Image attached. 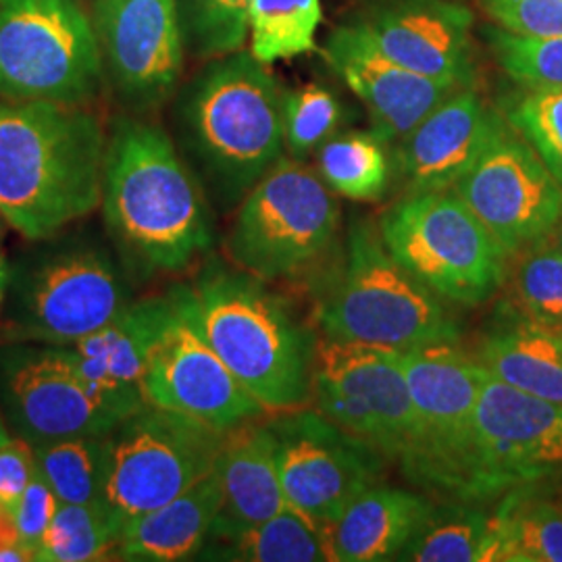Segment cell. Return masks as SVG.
Masks as SVG:
<instances>
[{
  "label": "cell",
  "instance_id": "1",
  "mask_svg": "<svg viewBox=\"0 0 562 562\" xmlns=\"http://www.w3.org/2000/svg\"><path fill=\"white\" fill-rule=\"evenodd\" d=\"M101 204L111 238L136 273H178L213 244L211 201L176 142L155 123L115 121Z\"/></svg>",
  "mask_w": 562,
  "mask_h": 562
},
{
  "label": "cell",
  "instance_id": "2",
  "mask_svg": "<svg viewBox=\"0 0 562 562\" xmlns=\"http://www.w3.org/2000/svg\"><path fill=\"white\" fill-rule=\"evenodd\" d=\"M102 121L86 104L0 99V215L48 240L102 199Z\"/></svg>",
  "mask_w": 562,
  "mask_h": 562
},
{
  "label": "cell",
  "instance_id": "3",
  "mask_svg": "<svg viewBox=\"0 0 562 562\" xmlns=\"http://www.w3.org/2000/svg\"><path fill=\"white\" fill-rule=\"evenodd\" d=\"M173 121L181 157L222 211L236 209L283 157V90L244 48L206 60L178 92Z\"/></svg>",
  "mask_w": 562,
  "mask_h": 562
},
{
  "label": "cell",
  "instance_id": "4",
  "mask_svg": "<svg viewBox=\"0 0 562 562\" xmlns=\"http://www.w3.org/2000/svg\"><path fill=\"white\" fill-rule=\"evenodd\" d=\"M267 281L209 262L176 292L181 315L269 413L311 401L317 338Z\"/></svg>",
  "mask_w": 562,
  "mask_h": 562
},
{
  "label": "cell",
  "instance_id": "5",
  "mask_svg": "<svg viewBox=\"0 0 562 562\" xmlns=\"http://www.w3.org/2000/svg\"><path fill=\"white\" fill-rule=\"evenodd\" d=\"M323 336L396 352L461 344L448 302L413 278L385 248L378 223L355 220L313 281Z\"/></svg>",
  "mask_w": 562,
  "mask_h": 562
},
{
  "label": "cell",
  "instance_id": "6",
  "mask_svg": "<svg viewBox=\"0 0 562 562\" xmlns=\"http://www.w3.org/2000/svg\"><path fill=\"white\" fill-rule=\"evenodd\" d=\"M415 411L402 475L436 503L483 504L504 498L477 429L482 364L459 344L398 352Z\"/></svg>",
  "mask_w": 562,
  "mask_h": 562
},
{
  "label": "cell",
  "instance_id": "7",
  "mask_svg": "<svg viewBox=\"0 0 562 562\" xmlns=\"http://www.w3.org/2000/svg\"><path fill=\"white\" fill-rule=\"evenodd\" d=\"M375 223L390 255L448 304L482 306L506 285L513 259L452 188L404 192Z\"/></svg>",
  "mask_w": 562,
  "mask_h": 562
},
{
  "label": "cell",
  "instance_id": "8",
  "mask_svg": "<svg viewBox=\"0 0 562 562\" xmlns=\"http://www.w3.org/2000/svg\"><path fill=\"white\" fill-rule=\"evenodd\" d=\"M340 204L319 173L281 157L238 204L227 257L262 281L294 280L319 269L336 248Z\"/></svg>",
  "mask_w": 562,
  "mask_h": 562
},
{
  "label": "cell",
  "instance_id": "9",
  "mask_svg": "<svg viewBox=\"0 0 562 562\" xmlns=\"http://www.w3.org/2000/svg\"><path fill=\"white\" fill-rule=\"evenodd\" d=\"M127 304V285L111 255L88 241H67L11 271L0 336L7 344L74 346Z\"/></svg>",
  "mask_w": 562,
  "mask_h": 562
},
{
  "label": "cell",
  "instance_id": "10",
  "mask_svg": "<svg viewBox=\"0 0 562 562\" xmlns=\"http://www.w3.org/2000/svg\"><path fill=\"white\" fill-rule=\"evenodd\" d=\"M104 78L78 0H0V99L86 104Z\"/></svg>",
  "mask_w": 562,
  "mask_h": 562
},
{
  "label": "cell",
  "instance_id": "11",
  "mask_svg": "<svg viewBox=\"0 0 562 562\" xmlns=\"http://www.w3.org/2000/svg\"><path fill=\"white\" fill-rule=\"evenodd\" d=\"M0 408L32 443L106 436L138 413L81 373L71 346L11 344L0 350Z\"/></svg>",
  "mask_w": 562,
  "mask_h": 562
},
{
  "label": "cell",
  "instance_id": "12",
  "mask_svg": "<svg viewBox=\"0 0 562 562\" xmlns=\"http://www.w3.org/2000/svg\"><path fill=\"white\" fill-rule=\"evenodd\" d=\"M225 434L146 404L109 434L106 504L127 522L171 503L215 469Z\"/></svg>",
  "mask_w": 562,
  "mask_h": 562
},
{
  "label": "cell",
  "instance_id": "13",
  "mask_svg": "<svg viewBox=\"0 0 562 562\" xmlns=\"http://www.w3.org/2000/svg\"><path fill=\"white\" fill-rule=\"evenodd\" d=\"M311 401L327 419L373 443L387 461H401L415 411L396 350L317 338Z\"/></svg>",
  "mask_w": 562,
  "mask_h": 562
},
{
  "label": "cell",
  "instance_id": "14",
  "mask_svg": "<svg viewBox=\"0 0 562 562\" xmlns=\"http://www.w3.org/2000/svg\"><path fill=\"white\" fill-rule=\"evenodd\" d=\"M269 427L285 503L319 527L329 529L348 504L383 480L382 452L317 408L278 413Z\"/></svg>",
  "mask_w": 562,
  "mask_h": 562
},
{
  "label": "cell",
  "instance_id": "15",
  "mask_svg": "<svg viewBox=\"0 0 562 562\" xmlns=\"http://www.w3.org/2000/svg\"><path fill=\"white\" fill-rule=\"evenodd\" d=\"M515 259L562 220V186L503 115L480 159L452 188Z\"/></svg>",
  "mask_w": 562,
  "mask_h": 562
},
{
  "label": "cell",
  "instance_id": "16",
  "mask_svg": "<svg viewBox=\"0 0 562 562\" xmlns=\"http://www.w3.org/2000/svg\"><path fill=\"white\" fill-rule=\"evenodd\" d=\"M104 76L125 106L155 111L180 86L183 34L178 0H92Z\"/></svg>",
  "mask_w": 562,
  "mask_h": 562
},
{
  "label": "cell",
  "instance_id": "17",
  "mask_svg": "<svg viewBox=\"0 0 562 562\" xmlns=\"http://www.w3.org/2000/svg\"><path fill=\"white\" fill-rule=\"evenodd\" d=\"M176 294V292H173ZM178 301V299H176ZM146 404L229 431L265 408L181 315L155 344L142 378Z\"/></svg>",
  "mask_w": 562,
  "mask_h": 562
},
{
  "label": "cell",
  "instance_id": "18",
  "mask_svg": "<svg viewBox=\"0 0 562 562\" xmlns=\"http://www.w3.org/2000/svg\"><path fill=\"white\" fill-rule=\"evenodd\" d=\"M387 59L459 88L475 83L473 13L457 0H378L352 20Z\"/></svg>",
  "mask_w": 562,
  "mask_h": 562
},
{
  "label": "cell",
  "instance_id": "19",
  "mask_svg": "<svg viewBox=\"0 0 562 562\" xmlns=\"http://www.w3.org/2000/svg\"><path fill=\"white\" fill-rule=\"evenodd\" d=\"M475 415L504 494L562 477V404L515 390L482 367Z\"/></svg>",
  "mask_w": 562,
  "mask_h": 562
},
{
  "label": "cell",
  "instance_id": "20",
  "mask_svg": "<svg viewBox=\"0 0 562 562\" xmlns=\"http://www.w3.org/2000/svg\"><path fill=\"white\" fill-rule=\"evenodd\" d=\"M323 57L364 104L373 134L396 144L408 136L459 86L431 80L387 59L361 27L350 21L323 44Z\"/></svg>",
  "mask_w": 562,
  "mask_h": 562
},
{
  "label": "cell",
  "instance_id": "21",
  "mask_svg": "<svg viewBox=\"0 0 562 562\" xmlns=\"http://www.w3.org/2000/svg\"><path fill=\"white\" fill-rule=\"evenodd\" d=\"M501 121L503 113L487 106L473 86L452 92L394 144L392 169L404 192L454 188L480 159Z\"/></svg>",
  "mask_w": 562,
  "mask_h": 562
},
{
  "label": "cell",
  "instance_id": "22",
  "mask_svg": "<svg viewBox=\"0 0 562 562\" xmlns=\"http://www.w3.org/2000/svg\"><path fill=\"white\" fill-rule=\"evenodd\" d=\"M178 315L176 294L130 302L113 322L71 346L81 373L104 392L144 408L142 378L162 331Z\"/></svg>",
  "mask_w": 562,
  "mask_h": 562
},
{
  "label": "cell",
  "instance_id": "23",
  "mask_svg": "<svg viewBox=\"0 0 562 562\" xmlns=\"http://www.w3.org/2000/svg\"><path fill=\"white\" fill-rule=\"evenodd\" d=\"M215 469L222 483V508L209 540L236 536L288 508L269 422L252 419L229 429Z\"/></svg>",
  "mask_w": 562,
  "mask_h": 562
},
{
  "label": "cell",
  "instance_id": "24",
  "mask_svg": "<svg viewBox=\"0 0 562 562\" xmlns=\"http://www.w3.org/2000/svg\"><path fill=\"white\" fill-rule=\"evenodd\" d=\"M473 359L506 385L562 404V336L527 317L513 302L496 306Z\"/></svg>",
  "mask_w": 562,
  "mask_h": 562
},
{
  "label": "cell",
  "instance_id": "25",
  "mask_svg": "<svg viewBox=\"0 0 562 562\" xmlns=\"http://www.w3.org/2000/svg\"><path fill=\"white\" fill-rule=\"evenodd\" d=\"M434 506L436 501L423 492L382 482L371 485L329 525L331 561H396Z\"/></svg>",
  "mask_w": 562,
  "mask_h": 562
},
{
  "label": "cell",
  "instance_id": "26",
  "mask_svg": "<svg viewBox=\"0 0 562 562\" xmlns=\"http://www.w3.org/2000/svg\"><path fill=\"white\" fill-rule=\"evenodd\" d=\"M222 508L217 469L171 503L125 522L117 559L138 562L188 561L201 554Z\"/></svg>",
  "mask_w": 562,
  "mask_h": 562
},
{
  "label": "cell",
  "instance_id": "27",
  "mask_svg": "<svg viewBox=\"0 0 562 562\" xmlns=\"http://www.w3.org/2000/svg\"><path fill=\"white\" fill-rule=\"evenodd\" d=\"M199 557L206 561H331L327 529L308 521L290 506L269 521L252 525L236 536L209 540Z\"/></svg>",
  "mask_w": 562,
  "mask_h": 562
},
{
  "label": "cell",
  "instance_id": "28",
  "mask_svg": "<svg viewBox=\"0 0 562 562\" xmlns=\"http://www.w3.org/2000/svg\"><path fill=\"white\" fill-rule=\"evenodd\" d=\"M396 561L496 562V517L480 504L436 503Z\"/></svg>",
  "mask_w": 562,
  "mask_h": 562
},
{
  "label": "cell",
  "instance_id": "29",
  "mask_svg": "<svg viewBox=\"0 0 562 562\" xmlns=\"http://www.w3.org/2000/svg\"><path fill=\"white\" fill-rule=\"evenodd\" d=\"M385 142L373 132H348L323 142L319 176L334 194L350 201H380L394 176Z\"/></svg>",
  "mask_w": 562,
  "mask_h": 562
},
{
  "label": "cell",
  "instance_id": "30",
  "mask_svg": "<svg viewBox=\"0 0 562 562\" xmlns=\"http://www.w3.org/2000/svg\"><path fill=\"white\" fill-rule=\"evenodd\" d=\"M36 448L38 473L65 504L106 503L111 442L106 436H80Z\"/></svg>",
  "mask_w": 562,
  "mask_h": 562
},
{
  "label": "cell",
  "instance_id": "31",
  "mask_svg": "<svg viewBox=\"0 0 562 562\" xmlns=\"http://www.w3.org/2000/svg\"><path fill=\"white\" fill-rule=\"evenodd\" d=\"M496 517V562H562V506L504 496Z\"/></svg>",
  "mask_w": 562,
  "mask_h": 562
},
{
  "label": "cell",
  "instance_id": "32",
  "mask_svg": "<svg viewBox=\"0 0 562 562\" xmlns=\"http://www.w3.org/2000/svg\"><path fill=\"white\" fill-rule=\"evenodd\" d=\"M322 20V0H252L250 53L265 65L313 53Z\"/></svg>",
  "mask_w": 562,
  "mask_h": 562
},
{
  "label": "cell",
  "instance_id": "33",
  "mask_svg": "<svg viewBox=\"0 0 562 562\" xmlns=\"http://www.w3.org/2000/svg\"><path fill=\"white\" fill-rule=\"evenodd\" d=\"M123 527L125 521L106 503H60L44 533L38 561H102L106 554H115Z\"/></svg>",
  "mask_w": 562,
  "mask_h": 562
},
{
  "label": "cell",
  "instance_id": "34",
  "mask_svg": "<svg viewBox=\"0 0 562 562\" xmlns=\"http://www.w3.org/2000/svg\"><path fill=\"white\" fill-rule=\"evenodd\" d=\"M508 271L510 302L533 322L562 336V250L543 240L515 257Z\"/></svg>",
  "mask_w": 562,
  "mask_h": 562
},
{
  "label": "cell",
  "instance_id": "35",
  "mask_svg": "<svg viewBox=\"0 0 562 562\" xmlns=\"http://www.w3.org/2000/svg\"><path fill=\"white\" fill-rule=\"evenodd\" d=\"M252 0H178L186 53L215 59L241 50L248 41Z\"/></svg>",
  "mask_w": 562,
  "mask_h": 562
},
{
  "label": "cell",
  "instance_id": "36",
  "mask_svg": "<svg viewBox=\"0 0 562 562\" xmlns=\"http://www.w3.org/2000/svg\"><path fill=\"white\" fill-rule=\"evenodd\" d=\"M483 38L510 80L529 90H562V36H521L487 25Z\"/></svg>",
  "mask_w": 562,
  "mask_h": 562
},
{
  "label": "cell",
  "instance_id": "37",
  "mask_svg": "<svg viewBox=\"0 0 562 562\" xmlns=\"http://www.w3.org/2000/svg\"><path fill=\"white\" fill-rule=\"evenodd\" d=\"M344 120L340 101L319 83L283 90V138L292 159L304 161L329 140Z\"/></svg>",
  "mask_w": 562,
  "mask_h": 562
},
{
  "label": "cell",
  "instance_id": "38",
  "mask_svg": "<svg viewBox=\"0 0 562 562\" xmlns=\"http://www.w3.org/2000/svg\"><path fill=\"white\" fill-rule=\"evenodd\" d=\"M506 121L542 157L562 186V90H529L504 99Z\"/></svg>",
  "mask_w": 562,
  "mask_h": 562
},
{
  "label": "cell",
  "instance_id": "39",
  "mask_svg": "<svg viewBox=\"0 0 562 562\" xmlns=\"http://www.w3.org/2000/svg\"><path fill=\"white\" fill-rule=\"evenodd\" d=\"M498 27L521 36H562V0H480Z\"/></svg>",
  "mask_w": 562,
  "mask_h": 562
},
{
  "label": "cell",
  "instance_id": "40",
  "mask_svg": "<svg viewBox=\"0 0 562 562\" xmlns=\"http://www.w3.org/2000/svg\"><path fill=\"white\" fill-rule=\"evenodd\" d=\"M59 506L60 501L55 490L48 485L41 473H36L34 480L25 487V492L21 494L18 504L9 510L15 522L21 546L34 550L36 561H38V550H41L44 533L55 519Z\"/></svg>",
  "mask_w": 562,
  "mask_h": 562
},
{
  "label": "cell",
  "instance_id": "41",
  "mask_svg": "<svg viewBox=\"0 0 562 562\" xmlns=\"http://www.w3.org/2000/svg\"><path fill=\"white\" fill-rule=\"evenodd\" d=\"M38 473L36 448L20 436L0 442V506L11 510Z\"/></svg>",
  "mask_w": 562,
  "mask_h": 562
},
{
  "label": "cell",
  "instance_id": "42",
  "mask_svg": "<svg viewBox=\"0 0 562 562\" xmlns=\"http://www.w3.org/2000/svg\"><path fill=\"white\" fill-rule=\"evenodd\" d=\"M13 543H20L15 522H13L11 513L4 506H0V548L2 546H13Z\"/></svg>",
  "mask_w": 562,
  "mask_h": 562
},
{
  "label": "cell",
  "instance_id": "43",
  "mask_svg": "<svg viewBox=\"0 0 562 562\" xmlns=\"http://www.w3.org/2000/svg\"><path fill=\"white\" fill-rule=\"evenodd\" d=\"M36 561V552L21 546V543H13V546H2L0 548V562H30Z\"/></svg>",
  "mask_w": 562,
  "mask_h": 562
},
{
  "label": "cell",
  "instance_id": "44",
  "mask_svg": "<svg viewBox=\"0 0 562 562\" xmlns=\"http://www.w3.org/2000/svg\"><path fill=\"white\" fill-rule=\"evenodd\" d=\"M9 281H11V269H9V262L4 259V255L0 252V311H2V304H4V299H7Z\"/></svg>",
  "mask_w": 562,
  "mask_h": 562
},
{
  "label": "cell",
  "instance_id": "45",
  "mask_svg": "<svg viewBox=\"0 0 562 562\" xmlns=\"http://www.w3.org/2000/svg\"><path fill=\"white\" fill-rule=\"evenodd\" d=\"M550 240L554 241L559 248L562 250V220L559 222V225L554 227V232H552V236H550Z\"/></svg>",
  "mask_w": 562,
  "mask_h": 562
},
{
  "label": "cell",
  "instance_id": "46",
  "mask_svg": "<svg viewBox=\"0 0 562 562\" xmlns=\"http://www.w3.org/2000/svg\"><path fill=\"white\" fill-rule=\"evenodd\" d=\"M4 422H7V419H4V415H2V408H0V442L9 438V431H7V425H4Z\"/></svg>",
  "mask_w": 562,
  "mask_h": 562
},
{
  "label": "cell",
  "instance_id": "47",
  "mask_svg": "<svg viewBox=\"0 0 562 562\" xmlns=\"http://www.w3.org/2000/svg\"><path fill=\"white\" fill-rule=\"evenodd\" d=\"M7 227H9V223L4 222V217L0 215V241L4 240V236H7Z\"/></svg>",
  "mask_w": 562,
  "mask_h": 562
}]
</instances>
